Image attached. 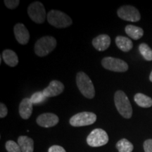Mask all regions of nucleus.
<instances>
[{
	"label": "nucleus",
	"mask_w": 152,
	"mask_h": 152,
	"mask_svg": "<svg viewBox=\"0 0 152 152\" xmlns=\"http://www.w3.org/2000/svg\"><path fill=\"white\" fill-rule=\"evenodd\" d=\"M28 14L30 18L38 24L45 22L47 16L45 7L39 1H35L30 4L28 9Z\"/></svg>",
	"instance_id": "6"
},
{
	"label": "nucleus",
	"mask_w": 152,
	"mask_h": 152,
	"mask_svg": "<svg viewBox=\"0 0 152 152\" xmlns=\"http://www.w3.org/2000/svg\"><path fill=\"white\" fill-rule=\"evenodd\" d=\"M5 147L8 152H22L18 144L12 140H9L6 142Z\"/></svg>",
	"instance_id": "23"
},
{
	"label": "nucleus",
	"mask_w": 152,
	"mask_h": 152,
	"mask_svg": "<svg viewBox=\"0 0 152 152\" xmlns=\"http://www.w3.org/2000/svg\"><path fill=\"white\" fill-rule=\"evenodd\" d=\"M125 30L127 35L134 40L140 39L144 35V30L142 28L135 26H132V25L126 26Z\"/></svg>",
	"instance_id": "18"
},
{
	"label": "nucleus",
	"mask_w": 152,
	"mask_h": 152,
	"mask_svg": "<svg viewBox=\"0 0 152 152\" xmlns=\"http://www.w3.org/2000/svg\"><path fill=\"white\" fill-rule=\"evenodd\" d=\"M96 121V114L92 112H81L72 116L70 124L73 127H83L92 125Z\"/></svg>",
	"instance_id": "7"
},
{
	"label": "nucleus",
	"mask_w": 152,
	"mask_h": 152,
	"mask_svg": "<svg viewBox=\"0 0 152 152\" xmlns=\"http://www.w3.org/2000/svg\"><path fill=\"white\" fill-rule=\"evenodd\" d=\"M116 148L119 152H132L134 147L127 139H122L117 142Z\"/></svg>",
	"instance_id": "20"
},
{
	"label": "nucleus",
	"mask_w": 152,
	"mask_h": 152,
	"mask_svg": "<svg viewBox=\"0 0 152 152\" xmlns=\"http://www.w3.org/2000/svg\"><path fill=\"white\" fill-rule=\"evenodd\" d=\"M47 99V98L43 94L42 92H37L32 95L31 97H30V100L33 104L38 105V104L44 103Z\"/></svg>",
	"instance_id": "22"
},
{
	"label": "nucleus",
	"mask_w": 152,
	"mask_h": 152,
	"mask_svg": "<svg viewBox=\"0 0 152 152\" xmlns=\"http://www.w3.org/2000/svg\"><path fill=\"white\" fill-rule=\"evenodd\" d=\"M37 123L43 128H51L56 125L59 121L58 117L56 114L52 113H45L39 115L37 118Z\"/></svg>",
	"instance_id": "10"
},
{
	"label": "nucleus",
	"mask_w": 152,
	"mask_h": 152,
	"mask_svg": "<svg viewBox=\"0 0 152 152\" xmlns=\"http://www.w3.org/2000/svg\"><path fill=\"white\" fill-rule=\"evenodd\" d=\"M109 142V136L105 130L96 128L90 133L87 137L88 145L92 147H99L105 145Z\"/></svg>",
	"instance_id": "5"
},
{
	"label": "nucleus",
	"mask_w": 152,
	"mask_h": 152,
	"mask_svg": "<svg viewBox=\"0 0 152 152\" xmlns=\"http://www.w3.org/2000/svg\"><path fill=\"white\" fill-rule=\"evenodd\" d=\"M117 14L120 18L127 21L137 22L141 18L138 9L130 5L120 7L117 11Z\"/></svg>",
	"instance_id": "9"
},
{
	"label": "nucleus",
	"mask_w": 152,
	"mask_h": 152,
	"mask_svg": "<svg viewBox=\"0 0 152 152\" xmlns=\"http://www.w3.org/2000/svg\"><path fill=\"white\" fill-rule=\"evenodd\" d=\"M49 23L55 28H67L72 24V19L65 13L58 10H52L47 14Z\"/></svg>",
	"instance_id": "4"
},
{
	"label": "nucleus",
	"mask_w": 152,
	"mask_h": 152,
	"mask_svg": "<svg viewBox=\"0 0 152 152\" xmlns=\"http://www.w3.org/2000/svg\"><path fill=\"white\" fill-rule=\"evenodd\" d=\"M76 83L80 92L87 99H93L95 96V90L92 80L84 72H78L76 75Z\"/></svg>",
	"instance_id": "2"
},
{
	"label": "nucleus",
	"mask_w": 152,
	"mask_h": 152,
	"mask_svg": "<svg viewBox=\"0 0 152 152\" xmlns=\"http://www.w3.org/2000/svg\"><path fill=\"white\" fill-rule=\"evenodd\" d=\"M102 65L104 68L114 72H125L128 70V65L125 61L113 57H105L102 61Z\"/></svg>",
	"instance_id": "8"
},
{
	"label": "nucleus",
	"mask_w": 152,
	"mask_h": 152,
	"mask_svg": "<svg viewBox=\"0 0 152 152\" xmlns=\"http://www.w3.org/2000/svg\"><path fill=\"white\" fill-rule=\"evenodd\" d=\"M4 61L6 63L7 65L11 67H15L18 64V57L13 50L11 49H5L3 51L1 54Z\"/></svg>",
	"instance_id": "15"
},
{
	"label": "nucleus",
	"mask_w": 152,
	"mask_h": 152,
	"mask_svg": "<svg viewBox=\"0 0 152 152\" xmlns=\"http://www.w3.org/2000/svg\"><path fill=\"white\" fill-rule=\"evenodd\" d=\"M56 47V40L52 36L41 37L35 44V52L38 56H45L51 53Z\"/></svg>",
	"instance_id": "3"
},
{
	"label": "nucleus",
	"mask_w": 152,
	"mask_h": 152,
	"mask_svg": "<svg viewBox=\"0 0 152 152\" xmlns=\"http://www.w3.org/2000/svg\"><path fill=\"white\" fill-rule=\"evenodd\" d=\"M144 149L145 152H152V140L149 139L144 142Z\"/></svg>",
	"instance_id": "25"
},
{
	"label": "nucleus",
	"mask_w": 152,
	"mask_h": 152,
	"mask_svg": "<svg viewBox=\"0 0 152 152\" xmlns=\"http://www.w3.org/2000/svg\"><path fill=\"white\" fill-rule=\"evenodd\" d=\"M33 105L30 98H25L19 105V114L25 120L29 118L33 113Z\"/></svg>",
	"instance_id": "14"
},
{
	"label": "nucleus",
	"mask_w": 152,
	"mask_h": 152,
	"mask_svg": "<svg viewBox=\"0 0 152 152\" xmlns=\"http://www.w3.org/2000/svg\"><path fill=\"white\" fill-rule=\"evenodd\" d=\"M139 50L144 59L149 61H152V49L150 48L149 45L145 43H142L139 46Z\"/></svg>",
	"instance_id": "21"
},
{
	"label": "nucleus",
	"mask_w": 152,
	"mask_h": 152,
	"mask_svg": "<svg viewBox=\"0 0 152 152\" xmlns=\"http://www.w3.org/2000/svg\"><path fill=\"white\" fill-rule=\"evenodd\" d=\"M111 45V38L108 35L103 34L94 38L92 40V45L96 50L103 52L109 48Z\"/></svg>",
	"instance_id": "13"
},
{
	"label": "nucleus",
	"mask_w": 152,
	"mask_h": 152,
	"mask_svg": "<svg viewBox=\"0 0 152 152\" xmlns=\"http://www.w3.org/2000/svg\"><path fill=\"white\" fill-rule=\"evenodd\" d=\"M4 4L7 8L10 9H14L20 4L19 0H4Z\"/></svg>",
	"instance_id": "24"
},
{
	"label": "nucleus",
	"mask_w": 152,
	"mask_h": 152,
	"mask_svg": "<svg viewBox=\"0 0 152 152\" xmlns=\"http://www.w3.org/2000/svg\"><path fill=\"white\" fill-rule=\"evenodd\" d=\"M14 33L16 40L20 45H27L30 39V33L26 26L23 23H17L14 28Z\"/></svg>",
	"instance_id": "11"
},
{
	"label": "nucleus",
	"mask_w": 152,
	"mask_h": 152,
	"mask_svg": "<svg viewBox=\"0 0 152 152\" xmlns=\"http://www.w3.org/2000/svg\"><path fill=\"white\" fill-rule=\"evenodd\" d=\"M48 152H66V150L62 147L58 145H54L52 146L49 149Z\"/></svg>",
	"instance_id": "27"
},
{
	"label": "nucleus",
	"mask_w": 152,
	"mask_h": 152,
	"mask_svg": "<svg viewBox=\"0 0 152 152\" xmlns=\"http://www.w3.org/2000/svg\"><path fill=\"white\" fill-rule=\"evenodd\" d=\"M117 47L124 52H128L132 49L133 43L130 39L124 36H117L115 39Z\"/></svg>",
	"instance_id": "17"
},
{
	"label": "nucleus",
	"mask_w": 152,
	"mask_h": 152,
	"mask_svg": "<svg viewBox=\"0 0 152 152\" xmlns=\"http://www.w3.org/2000/svg\"><path fill=\"white\" fill-rule=\"evenodd\" d=\"M18 144L22 152H33L34 151L33 140L27 136L19 137Z\"/></svg>",
	"instance_id": "16"
},
{
	"label": "nucleus",
	"mask_w": 152,
	"mask_h": 152,
	"mask_svg": "<svg viewBox=\"0 0 152 152\" xmlns=\"http://www.w3.org/2000/svg\"><path fill=\"white\" fill-rule=\"evenodd\" d=\"M114 102L119 113L125 118H130L132 115V108L130 100L124 92L118 90L114 94Z\"/></svg>",
	"instance_id": "1"
},
{
	"label": "nucleus",
	"mask_w": 152,
	"mask_h": 152,
	"mask_svg": "<svg viewBox=\"0 0 152 152\" xmlns=\"http://www.w3.org/2000/svg\"><path fill=\"white\" fill-rule=\"evenodd\" d=\"M134 99L136 104L140 107L149 108L152 106V99L142 93H137L134 95Z\"/></svg>",
	"instance_id": "19"
},
{
	"label": "nucleus",
	"mask_w": 152,
	"mask_h": 152,
	"mask_svg": "<svg viewBox=\"0 0 152 152\" xmlns=\"http://www.w3.org/2000/svg\"><path fill=\"white\" fill-rule=\"evenodd\" d=\"M149 80H150V81L152 82V71H151V74H150V75H149Z\"/></svg>",
	"instance_id": "28"
},
{
	"label": "nucleus",
	"mask_w": 152,
	"mask_h": 152,
	"mask_svg": "<svg viewBox=\"0 0 152 152\" xmlns=\"http://www.w3.org/2000/svg\"><path fill=\"white\" fill-rule=\"evenodd\" d=\"M64 90V85L58 80H52L46 88L44 89L42 92L47 98L53 97L61 94Z\"/></svg>",
	"instance_id": "12"
},
{
	"label": "nucleus",
	"mask_w": 152,
	"mask_h": 152,
	"mask_svg": "<svg viewBox=\"0 0 152 152\" xmlns=\"http://www.w3.org/2000/svg\"><path fill=\"white\" fill-rule=\"evenodd\" d=\"M7 113H8V109L7 106L4 104L1 103L0 104V118H5L7 115Z\"/></svg>",
	"instance_id": "26"
}]
</instances>
